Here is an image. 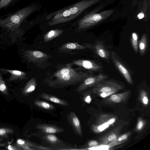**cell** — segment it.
<instances>
[{
	"label": "cell",
	"instance_id": "30bf717a",
	"mask_svg": "<svg viewBox=\"0 0 150 150\" xmlns=\"http://www.w3.org/2000/svg\"><path fill=\"white\" fill-rule=\"evenodd\" d=\"M83 45L93 50L99 57L107 60L109 59L110 53L101 42H96L94 44L85 43Z\"/></svg>",
	"mask_w": 150,
	"mask_h": 150
},
{
	"label": "cell",
	"instance_id": "e575fe53",
	"mask_svg": "<svg viewBox=\"0 0 150 150\" xmlns=\"http://www.w3.org/2000/svg\"><path fill=\"white\" fill-rule=\"evenodd\" d=\"M18 146L21 148L23 149L24 150H33L36 149L33 148L25 145H17Z\"/></svg>",
	"mask_w": 150,
	"mask_h": 150
},
{
	"label": "cell",
	"instance_id": "603a6c76",
	"mask_svg": "<svg viewBox=\"0 0 150 150\" xmlns=\"http://www.w3.org/2000/svg\"><path fill=\"white\" fill-rule=\"evenodd\" d=\"M138 34L135 32H133L131 36V42L132 47L136 53H137L138 51Z\"/></svg>",
	"mask_w": 150,
	"mask_h": 150
},
{
	"label": "cell",
	"instance_id": "52a82bcc",
	"mask_svg": "<svg viewBox=\"0 0 150 150\" xmlns=\"http://www.w3.org/2000/svg\"><path fill=\"white\" fill-rule=\"evenodd\" d=\"M108 77L106 75L100 73L95 75H91L86 78L78 86L74 91L80 92L93 87L98 83Z\"/></svg>",
	"mask_w": 150,
	"mask_h": 150
},
{
	"label": "cell",
	"instance_id": "277c9868",
	"mask_svg": "<svg viewBox=\"0 0 150 150\" xmlns=\"http://www.w3.org/2000/svg\"><path fill=\"white\" fill-rule=\"evenodd\" d=\"M114 12L113 10L110 9L98 13L92 12L88 13L78 21L77 32H79L96 25L108 18Z\"/></svg>",
	"mask_w": 150,
	"mask_h": 150
},
{
	"label": "cell",
	"instance_id": "836d02e7",
	"mask_svg": "<svg viewBox=\"0 0 150 150\" xmlns=\"http://www.w3.org/2000/svg\"><path fill=\"white\" fill-rule=\"evenodd\" d=\"M98 143L95 140L89 141L88 143V146L89 147H93L97 146Z\"/></svg>",
	"mask_w": 150,
	"mask_h": 150
},
{
	"label": "cell",
	"instance_id": "4316f807",
	"mask_svg": "<svg viewBox=\"0 0 150 150\" xmlns=\"http://www.w3.org/2000/svg\"><path fill=\"white\" fill-rule=\"evenodd\" d=\"M141 98L144 104L145 105L148 103L149 100L146 94L145 91L142 90L141 92Z\"/></svg>",
	"mask_w": 150,
	"mask_h": 150
},
{
	"label": "cell",
	"instance_id": "ffe728a7",
	"mask_svg": "<svg viewBox=\"0 0 150 150\" xmlns=\"http://www.w3.org/2000/svg\"><path fill=\"white\" fill-rule=\"evenodd\" d=\"M147 46V38L146 35L143 34L138 43V48L140 54L143 55L146 50Z\"/></svg>",
	"mask_w": 150,
	"mask_h": 150
},
{
	"label": "cell",
	"instance_id": "5b68a950",
	"mask_svg": "<svg viewBox=\"0 0 150 150\" xmlns=\"http://www.w3.org/2000/svg\"><path fill=\"white\" fill-rule=\"evenodd\" d=\"M123 86L117 81L112 80L106 79L103 80L98 83L92 89L93 92L98 93L113 91H117L122 89Z\"/></svg>",
	"mask_w": 150,
	"mask_h": 150
},
{
	"label": "cell",
	"instance_id": "1f68e13d",
	"mask_svg": "<svg viewBox=\"0 0 150 150\" xmlns=\"http://www.w3.org/2000/svg\"><path fill=\"white\" fill-rule=\"evenodd\" d=\"M8 72H10L12 74L17 76H25L26 74L23 72H21V71L18 70H8Z\"/></svg>",
	"mask_w": 150,
	"mask_h": 150
},
{
	"label": "cell",
	"instance_id": "8992f818",
	"mask_svg": "<svg viewBox=\"0 0 150 150\" xmlns=\"http://www.w3.org/2000/svg\"><path fill=\"white\" fill-rule=\"evenodd\" d=\"M25 55L29 61L41 68L48 65V60L51 57L46 53L38 50L27 51L25 52Z\"/></svg>",
	"mask_w": 150,
	"mask_h": 150
},
{
	"label": "cell",
	"instance_id": "cb8c5ba5",
	"mask_svg": "<svg viewBox=\"0 0 150 150\" xmlns=\"http://www.w3.org/2000/svg\"><path fill=\"white\" fill-rule=\"evenodd\" d=\"M16 144L17 145H26L33 148H35L37 149H38V147L39 146V145L35 143L22 139H18L16 141Z\"/></svg>",
	"mask_w": 150,
	"mask_h": 150
},
{
	"label": "cell",
	"instance_id": "d4e9b609",
	"mask_svg": "<svg viewBox=\"0 0 150 150\" xmlns=\"http://www.w3.org/2000/svg\"><path fill=\"white\" fill-rule=\"evenodd\" d=\"M14 132L13 130L10 128H0V136L6 137L9 134H12Z\"/></svg>",
	"mask_w": 150,
	"mask_h": 150
},
{
	"label": "cell",
	"instance_id": "44dd1931",
	"mask_svg": "<svg viewBox=\"0 0 150 150\" xmlns=\"http://www.w3.org/2000/svg\"><path fill=\"white\" fill-rule=\"evenodd\" d=\"M34 104L37 107L45 110H50L54 108L53 105L44 101L36 100L34 101Z\"/></svg>",
	"mask_w": 150,
	"mask_h": 150
},
{
	"label": "cell",
	"instance_id": "9a60e30c",
	"mask_svg": "<svg viewBox=\"0 0 150 150\" xmlns=\"http://www.w3.org/2000/svg\"><path fill=\"white\" fill-rule=\"evenodd\" d=\"M68 118L77 134L80 136H82V132L80 122L75 112H71L68 115Z\"/></svg>",
	"mask_w": 150,
	"mask_h": 150
},
{
	"label": "cell",
	"instance_id": "3957f363",
	"mask_svg": "<svg viewBox=\"0 0 150 150\" xmlns=\"http://www.w3.org/2000/svg\"><path fill=\"white\" fill-rule=\"evenodd\" d=\"M37 7L33 5L24 8L5 19H0V26L11 29L17 28L21 23Z\"/></svg>",
	"mask_w": 150,
	"mask_h": 150
},
{
	"label": "cell",
	"instance_id": "d6a6232c",
	"mask_svg": "<svg viewBox=\"0 0 150 150\" xmlns=\"http://www.w3.org/2000/svg\"><path fill=\"white\" fill-rule=\"evenodd\" d=\"M7 149L9 150H23L21 147L17 146H14L13 145H9L7 147Z\"/></svg>",
	"mask_w": 150,
	"mask_h": 150
},
{
	"label": "cell",
	"instance_id": "4dcf8cb0",
	"mask_svg": "<svg viewBox=\"0 0 150 150\" xmlns=\"http://www.w3.org/2000/svg\"><path fill=\"white\" fill-rule=\"evenodd\" d=\"M12 0H0V9L7 6Z\"/></svg>",
	"mask_w": 150,
	"mask_h": 150
},
{
	"label": "cell",
	"instance_id": "7c38bea8",
	"mask_svg": "<svg viewBox=\"0 0 150 150\" xmlns=\"http://www.w3.org/2000/svg\"><path fill=\"white\" fill-rule=\"evenodd\" d=\"M86 47L77 42H67L62 45L58 48L59 52L70 53L73 51L86 49Z\"/></svg>",
	"mask_w": 150,
	"mask_h": 150
},
{
	"label": "cell",
	"instance_id": "ba28073f",
	"mask_svg": "<svg viewBox=\"0 0 150 150\" xmlns=\"http://www.w3.org/2000/svg\"><path fill=\"white\" fill-rule=\"evenodd\" d=\"M112 60L114 64L126 81L129 83L132 84V80L130 72L126 66L121 60L117 54L114 52L111 54Z\"/></svg>",
	"mask_w": 150,
	"mask_h": 150
},
{
	"label": "cell",
	"instance_id": "7a4b0ae2",
	"mask_svg": "<svg viewBox=\"0 0 150 150\" xmlns=\"http://www.w3.org/2000/svg\"><path fill=\"white\" fill-rule=\"evenodd\" d=\"M101 0H83L62 9L53 12L46 19L51 18L48 25L52 26L65 23L74 19L88 8Z\"/></svg>",
	"mask_w": 150,
	"mask_h": 150
},
{
	"label": "cell",
	"instance_id": "5bb4252c",
	"mask_svg": "<svg viewBox=\"0 0 150 150\" xmlns=\"http://www.w3.org/2000/svg\"><path fill=\"white\" fill-rule=\"evenodd\" d=\"M130 91H129L117 94L114 93L105 100L106 102L110 103H117L124 102L129 97Z\"/></svg>",
	"mask_w": 150,
	"mask_h": 150
},
{
	"label": "cell",
	"instance_id": "f1b7e54d",
	"mask_svg": "<svg viewBox=\"0 0 150 150\" xmlns=\"http://www.w3.org/2000/svg\"><path fill=\"white\" fill-rule=\"evenodd\" d=\"M117 92V91H113L108 92H102L98 93V94L102 98H105L109 96L112 94L115 93Z\"/></svg>",
	"mask_w": 150,
	"mask_h": 150
},
{
	"label": "cell",
	"instance_id": "83f0119b",
	"mask_svg": "<svg viewBox=\"0 0 150 150\" xmlns=\"http://www.w3.org/2000/svg\"><path fill=\"white\" fill-rule=\"evenodd\" d=\"M129 133L124 134L120 136H119L116 139L117 141L120 142L122 143L124 142L128 138L129 134Z\"/></svg>",
	"mask_w": 150,
	"mask_h": 150
},
{
	"label": "cell",
	"instance_id": "8d00e7d4",
	"mask_svg": "<svg viewBox=\"0 0 150 150\" xmlns=\"http://www.w3.org/2000/svg\"></svg>",
	"mask_w": 150,
	"mask_h": 150
},
{
	"label": "cell",
	"instance_id": "d6986e66",
	"mask_svg": "<svg viewBox=\"0 0 150 150\" xmlns=\"http://www.w3.org/2000/svg\"><path fill=\"white\" fill-rule=\"evenodd\" d=\"M37 85L36 78H32L26 84L23 91V93L27 95L32 93L35 90Z\"/></svg>",
	"mask_w": 150,
	"mask_h": 150
},
{
	"label": "cell",
	"instance_id": "4fadbf2b",
	"mask_svg": "<svg viewBox=\"0 0 150 150\" xmlns=\"http://www.w3.org/2000/svg\"><path fill=\"white\" fill-rule=\"evenodd\" d=\"M36 127L41 132L46 134H52L62 132L64 129L54 125L40 123L36 125Z\"/></svg>",
	"mask_w": 150,
	"mask_h": 150
},
{
	"label": "cell",
	"instance_id": "e0dca14e",
	"mask_svg": "<svg viewBox=\"0 0 150 150\" xmlns=\"http://www.w3.org/2000/svg\"><path fill=\"white\" fill-rule=\"evenodd\" d=\"M115 120V117L112 116L108 121L93 126L92 129L94 132L96 133L102 132L108 128L110 125L113 124Z\"/></svg>",
	"mask_w": 150,
	"mask_h": 150
},
{
	"label": "cell",
	"instance_id": "8fae6325",
	"mask_svg": "<svg viewBox=\"0 0 150 150\" xmlns=\"http://www.w3.org/2000/svg\"><path fill=\"white\" fill-rule=\"evenodd\" d=\"M122 127L119 126L104 135L100 141V143L103 144H108L115 140L119 136Z\"/></svg>",
	"mask_w": 150,
	"mask_h": 150
},
{
	"label": "cell",
	"instance_id": "d590c367",
	"mask_svg": "<svg viewBox=\"0 0 150 150\" xmlns=\"http://www.w3.org/2000/svg\"><path fill=\"white\" fill-rule=\"evenodd\" d=\"M139 19H142L144 17V14L143 12H140L139 13L137 16Z\"/></svg>",
	"mask_w": 150,
	"mask_h": 150
},
{
	"label": "cell",
	"instance_id": "9c48e42d",
	"mask_svg": "<svg viewBox=\"0 0 150 150\" xmlns=\"http://www.w3.org/2000/svg\"><path fill=\"white\" fill-rule=\"evenodd\" d=\"M72 65H76L90 72H96L100 70L103 67L96 62L90 60L78 59L71 63Z\"/></svg>",
	"mask_w": 150,
	"mask_h": 150
},
{
	"label": "cell",
	"instance_id": "6da1fadb",
	"mask_svg": "<svg viewBox=\"0 0 150 150\" xmlns=\"http://www.w3.org/2000/svg\"><path fill=\"white\" fill-rule=\"evenodd\" d=\"M70 63L66 64L50 76L45 78L44 83L54 88H62L76 85L86 78L93 75L90 72L78 71L73 68Z\"/></svg>",
	"mask_w": 150,
	"mask_h": 150
},
{
	"label": "cell",
	"instance_id": "7402d4cb",
	"mask_svg": "<svg viewBox=\"0 0 150 150\" xmlns=\"http://www.w3.org/2000/svg\"><path fill=\"white\" fill-rule=\"evenodd\" d=\"M43 138L47 142L53 144H57L62 142L57 137L52 134H46L43 136Z\"/></svg>",
	"mask_w": 150,
	"mask_h": 150
},
{
	"label": "cell",
	"instance_id": "484cf974",
	"mask_svg": "<svg viewBox=\"0 0 150 150\" xmlns=\"http://www.w3.org/2000/svg\"><path fill=\"white\" fill-rule=\"evenodd\" d=\"M0 91L4 94L7 95L8 94V93L7 90V88L5 83L0 77Z\"/></svg>",
	"mask_w": 150,
	"mask_h": 150
},
{
	"label": "cell",
	"instance_id": "ac0fdd59",
	"mask_svg": "<svg viewBox=\"0 0 150 150\" xmlns=\"http://www.w3.org/2000/svg\"><path fill=\"white\" fill-rule=\"evenodd\" d=\"M64 31L59 29L51 30L47 33L44 35L43 40L45 42H49L62 34Z\"/></svg>",
	"mask_w": 150,
	"mask_h": 150
},
{
	"label": "cell",
	"instance_id": "2e32d148",
	"mask_svg": "<svg viewBox=\"0 0 150 150\" xmlns=\"http://www.w3.org/2000/svg\"><path fill=\"white\" fill-rule=\"evenodd\" d=\"M39 97L46 100L63 106L69 105V103L65 100L56 96L45 93L40 94Z\"/></svg>",
	"mask_w": 150,
	"mask_h": 150
},
{
	"label": "cell",
	"instance_id": "f546056e",
	"mask_svg": "<svg viewBox=\"0 0 150 150\" xmlns=\"http://www.w3.org/2000/svg\"><path fill=\"white\" fill-rule=\"evenodd\" d=\"M144 125V122L143 120L140 118L138 120L137 125L136 129L138 131L141 130Z\"/></svg>",
	"mask_w": 150,
	"mask_h": 150
}]
</instances>
